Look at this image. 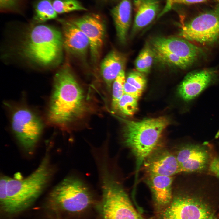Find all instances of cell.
<instances>
[{
  "label": "cell",
  "instance_id": "cell-29",
  "mask_svg": "<svg viewBox=\"0 0 219 219\" xmlns=\"http://www.w3.org/2000/svg\"><path fill=\"white\" fill-rule=\"evenodd\" d=\"M207 171L209 174L219 179V157H212L210 162Z\"/></svg>",
  "mask_w": 219,
  "mask_h": 219
},
{
  "label": "cell",
  "instance_id": "cell-15",
  "mask_svg": "<svg viewBox=\"0 0 219 219\" xmlns=\"http://www.w3.org/2000/svg\"><path fill=\"white\" fill-rule=\"evenodd\" d=\"M143 164L147 174L173 176L180 173L175 154L165 149L155 148Z\"/></svg>",
  "mask_w": 219,
  "mask_h": 219
},
{
  "label": "cell",
  "instance_id": "cell-10",
  "mask_svg": "<svg viewBox=\"0 0 219 219\" xmlns=\"http://www.w3.org/2000/svg\"><path fill=\"white\" fill-rule=\"evenodd\" d=\"M208 144L207 142H188L179 147L175 155L180 173H203L207 171L212 158Z\"/></svg>",
  "mask_w": 219,
  "mask_h": 219
},
{
  "label": "cell",
  "instance_id": "cell-7",
  "mask_svg": "<svg viewBox=\"0 0 219 219\" xmlns=\"http://www.w3.org/2000/svg\"><path fill=\"white\" fill-rule=\"evenodd\" d=\"M102 219H141L127 193L110 172L101 175Z\"/></svg>",
  "mask_w": 219,
  "mask_h": 219
},
{
  "label": "cell",
  "instance_id": "cell-24",
  "mask_svg": "<svg viewBox=\"0 0 219 219\" xmlns=\"http://www.w3.org/2000/svg\"><path fill=\"white\" fill-rule=\"evenodd\" d=\"M54 8L57 14L76 11H86L87 9L77 0H54Z\"/></svg>",
  "mask_w": 219,
  "mask_h": 219
},
{
  "label": "cell",
  "instance_id": "cell-19",
  "mask_svg": "<svg viewBox=\"0 0 219 219\" xmlns=\"http://www.w3.org/2000/svg\"><path fill=\"white\" fill-rule=\"evenodd\" d=\"M173 180L172 176L148 174L147 183L158 204L165 205L171 201Z\"/></svg>",
  "mask_w": 219,
  "mask_h": 219
},
{
  "label": "cell",
  "instance_id": "cell-30",
  "mask_svg": "<svg viewBox=\"0 0 219 219\" xmlns=\"http://www.w3.org/2000/svg\"><path fill=\"white\" fill-rule=\"evenodd\" d=\"M123 89L124 94H128L138 99L143 92L126 82L124 84Z\"/></svg>",
  "mask_w": 219,
  "mask_h": 219
},
{
  "label": "cell",
  "instance_id": "cell-33",
  "mask_svg": "<svg viewBox=\"0 0 219 219\" xmlns=\"http://www.w3.org/2000/svg\"><path fill=\"white\" fill-rule=\"evenodd\" d=\"M216 0L217 1H218V2H219V0Z\"/></svg>",
  "mask_w": 219,
  "mask_h": 219
},
{
  "label": "cell",
  "instance_id": "cell-21",
  "mask_svg": "<svg viewBox=\"0 0 219 219\" xmlns=\"http://www.w3.org/2000/svg\"><path fill=\"white\" fill-rule=\"evenodd\" d=\"M151 48L155 58L161 63L182 69H185L191 66L186 61L172 54Z\"/></svg>",
  "mask_w": 219,
  "mask_h": 219
},
{
  "label": "cell",
  "instance_id": "cell-23",
  "mask_svg": "<svg viewBox=\"0 0 219 219\" xmlns=\"http://www.w3.org/2000/svg\"><path fill=\"white\" fill-rule=\"evenodd\" d=\"M138 99L130 95L124 94L118 102L117 110L124 115L132 116L138 109Z\"/></svg>",
  "mask_w": 219,
  "mask_h": 219
},
{
  "label": "cell",
  "instance_id": "cell-34",
  "mask_svg": "<svg viewBox=\"0 0 219 219\" xmlns=\"http://www.w3.org/2000/svg\"></svg>",
  "mask_w": 219,
  "mask_h": 219
},
{
  "label": "cell",
  "instance_id": "cell-5",
  "mask_svg": "<svg viewBox=\"0 0 219 219\" xmlns=\"http://www.w3.org/2000/svg\"><path fill=\"white\" fill-rule=\"evenodd\" d=\"M63 48L61 32L54 27L40 24L34 26L28 33L22 51L29 60L49 66L60 63Z\"/></svg>",
  "mask_w": 219,
  "mask_h": 219
},
{
  "label": "cell",
  "instance_id": "cell-12",
  "mask_svg": "<svg viewBox=\"0 0 219 219\" xmlns=\"http://www.w3.org/2000/svg\"><path fill=\"white\" fill-rule=\"evenodd\" d=\"M70 20L87 37L91 60L96 64L100 56L105 35V24L102 18L97 14L92 13Z\"/></svg>",
  "mask_w": 219,
  "mask_h": 219
},
{
  "label": "cell",
  "instance_id": "cell-32",
  "mask_svg": "<svg viewBox=\"0 0 219 219\" xmlns=\"http://www.w3.org/2000/svg\"><path fill=\"white\" fill-rule=\"evenodd\" d=\"M207 219H218L215 215L211 216Z\"/></svg>",
  "mask_w": 219,
  "mask_h": 219
},
{
  "label": "cell",
  "instance_id": "cell-18",
  "mask_svg": "<svg viewBox=\"0 0 219 219\" xmlns=\"http://www.w3.org/2000/svg\"><path fill=\"white\" fill-rule=\"evenodd\" d=\"M126 62L124 55L114 49L108 53L102 60L100 66L101 74L109 89L120 72L124 70Z\"/></svg>",
  "mask_w": 219,
  "mask_h": 219
},
{
  "label": "cell",
  "instance_id": "cell-14",
  "mask_svg": "<svg viewBox=\"0 0 219 219\" xmlns=\"http://www.w3.org/2000/svg\"><path fill=\"white\" fill-rule=\"evenodd\" d=\"M64 48L72 56L85 61L89 43L84 33L70 19H60Z\"/></svg>",
  "mask_w": 219,
  "mask_h": 219
},
{
  "label": "cell",
  "instance_id": "cell-11",
  "mask_svg": "<svg viewBox=\"0 0 219 219\" xmlns=\"http://www.w3.org/2000/svg\"><path fill=\"white\" fill-rule=\"evenodd\" d=\"M218 72L214 68H206L188 73L179 85L178 94L185 103L193 104L206 89L217 82Z\"/></svg>",
  "mask_w": 219,
  "mask_h": 219
},
{
  "label": "cell",
  "instance_id": "cell-27",
  "mask_svg": "<svg viewBox=\"0 0 219 219\" xmlns=\"http://www.w3.org/2000/svg\"><path fill=\"white\" fill-rule=\"evenodd\" d=\"M206 0H166L163 9L158 16L159 18L169 11L173 6L176 4H190L204 2Z\"/></svg>",
  "mask_w": 219,
  "mask_h": 219
},
{
  "label": "cell",
  "instance_id": "cell-17",
  "mask_svg": "<svg viewBox=\"0 0 219 219\" xmlns=\"http://www.w3.org/2000/svg\"><path fill=\"white\" fill-rule=\"evenodd\" d=\"M132 10L130 0H120L111 11L117 39L122 44L125 43L130 26Z\"/></svg>",
  "mask_w": 219,
  "mask_h": 219
},
{
  "label": "cell",
  "instance_id": "cell-22",
  "mask_svg": "<svg viewBox=\"0 0 219 219\" xmlns=\"http://www.w3.org/2000/svg\"><path fill=\"white\" fill-rule=\"evenodd\" d=\"M154 58L153 50L150 44L147 43L135 61V65L136 70L144 74L149 73Z\"/></svg>",
  "mask_w": 219,
  "mask_h": 219
},
{
  "label": "cell",
  "instance_id": "cell-2",
  "mask_svg": "<svg viewBox=\"0 0 219 219\" xmlns=\"http://www.w3.org/2000/svg\"><path fill=\"white\" fill-rule=\"evenodd\" d=\"M53 88L47 114L49 123L65 126L82 117L88 109L85 96L68 65L56 74Z\"/></svg>",
  "mask_w": 219,
  "mask_h": 219
},
{
  "label": "cell",
  "instance_id": "cell-8",
  "mask_svg": "<svg viewBox=\"0 0 219 219\" xmlns=\"http://www.w3.org/2000/svg\"><path fill=\"white\" fill-rule=\"evenodd\" d=\"M179 37L194 43L210 45L219 39V4L182 25Z\"/></svg>",
  "mask_w": 219,
  "mask_h": 219
},
{
  "label": "cell",
  "instance_id": "cell-26",
  "mask_svg": "<svg viewBox=\"0 0 219 219\" xmlns=\"http://www.w3.org/2000/svg\"><path fill=\"white\" fill-rule=\"evenodd\" d=\"M144 74L136 71H133L128 74L126 82L143 91L145 88L147 80Z\"/></svg>",
  "mask_w": 219,
  "mask_h": 219
},
{
  "label": "cell",
  "instance_id": "cell-16",
  "mask_svg": "<svg viewBox=\"0 0 219 219\" xmlns=\"http://www.w3.org/2000/svg\"><path fill=\"white\" fill-rule=\"evenodd\" d=\"M135 13L132 34H134L150 24L160 10L159 0H133Z\"/></svg>",
  "mask_w": 219,
  "mask_h": 219
},
{
  "label": "cell",
  "instance_id": "cell-6",
  "mask_svg": "<svg viewBox=\"0 0 219 219\" xmlns=\"http://www.w3.org/2000/svg\"><path fill=\"white\" fill-rule=\"evenodd\" d=\"M93 200L89 189L79 179L67 177L50 192L48 202L57 211L77 215L82 214L92 206Z\"/></svg>",
  "mask_w": 219,
  "mask_h": 219
},
{
  "label": "cell",
  "instance_id": "cell-1",
  "mask_svg": "<svg viewBox=\"0 0 219 219\" xmlns=\"http://www.w3.org/2000/svg\"><path fill=\"white\" fill-rule=\"evenodd\" d=\"M160 219H207L215 215L219 202V183L214 177L191 174Z\"/></svg>",
  "mask_w": 219,
  "mask_h": 219
},
{
  "label": "cell",
  "instance_id": "cell-20",
  "mask_svg": "<svg viewBox=\"0 0 219 219\" xmlns=\"http://www.w3.org/2000/svg\"><path fill=\"white\" fill-rule=\"evenodd\" d=\"M57 14L51 0H39L35 5L34 19L37 23H42L54 19Z\"/></svg>",
  "mask_w": 219,
  "mask_h": 219
},
{
  "label": "cell",
  "instance_id": "cell-13",
  "mask_svg": "<svg viewBox=\"0 0 219 219\" xmlns=\"http://www.w3.org/2000/svg\"><path fill=\"white\" fill-rule=\"evenodd\" d=\"M153 48L168 52L182 58L191 66L202 57V49L194 43L180 37H156L151 39Z\"/></svg>",
  "mask_w": 219,
  "mask_h": 219
},
{
  "label": "cell",
  "instance_id": "cell-25",
  "mask_svg": "<svg viewBox=\"0 0 219 219\" xmlns=\"http://www.w3.org/2000/svg\"><path fill=\"white\" fill-rule=\"evenodd\" d=\"M126 82L124 70L121 71L114 80L112 84L111 106L114 111L117 110L118 102L124 94V85Z\"/></svg>",
  "mask_w": 219,
  "mask_h": 219
},
{
  "label": "cell",
  "instance_id": "cell-3",
  "mask_svg": "<svg viewBox=\"0 0 219 219\" xmlns=\"http://www.w3.org/2000/svg\"><path fill=\"white\" fill-rule=\"evenodd\" d=\"M49 147L36 169L26 177L16 179L9 177L6 203L2 208L5 213L13 214L29 207L46 187L52 175Z\"/></svg>",
  "mask_w": 219,
  "mask_h": 219
},
{
  "label": "cell",
  "instance_id": "cell-4",
  "mask_svg": "<svg viewBox=\"0 0 219 219\" xmlns=\"http://www.w3.org/2000/svg\"><path fill=\"white\" fill-rule=\"evenodd\" d=\"M119 119L124 123L123 141L135 158L137 171L156 148L169 121L167 118L163 116L138 121Z\"/></svg>",
  "mask_w": 219,
  "mask_h": 219
},
{
  "label": "cell",
  "instance_id": "cell-9",
  "mask_svg": "<svg viewBox=\"0 0 219 219\" xmlns=\"http://www.w3.org/2000/svg\"><path fill=\"white\" fill-rule=\"evenodd\" d=\"M11 125L23 149L27 153L32 154L42 131L43 125L41 120L29 109L20 107L12 114Z\"/></svg>",
  "mask_w": 219,
  "mask_h": 219
},
{
  "label": "cell",
  "instance_id": "cell-31",
  "mask_svg": "<svg viewBox=\"0 0 219 219\" xmlns=\"http://www.w3.org/2000/svg\"><path fill=\"white\" fill-rule=\"evenodd\" d=\"M16 0H0V6L2 9H9L14 6Z\"/></svg>",
  "mask_w": 219,
  "mask_h": 219
},
{
  "label": "cell",
  "instance_id": "cell-28",
  "mask_svg": "<svg viewBox=\"0 0 219 219\" xmlns=\"http://www.w3.org/2000/svg\"><path fill=\"white\" fill-rule=\"evenodd\" d=\"M9 177L1 176L0 179V203L2 208L5 205L7 197V184Z\"/></svg>",
  "mask_w": 219,
  "mask_h": 219
}]
</instances>
